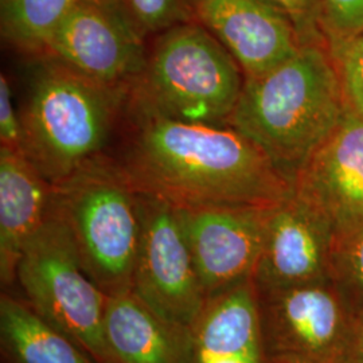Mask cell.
I'll return each mask as SVG.
<instances>
[{"label": "cell", "mask_w": 363, "mask_h": 363, "mask_svg": "<svg viewBox=\"0 0 363 363\" xmlns=\"http://www.w3.org/2000/svg\"><path fill=\"white\" fill-rule=\"evenodd\" d=\"M128 113L133 128L120 162L136 194L178 208H267L294 194V183L230 125Z\"/></svg>", "instance_id": "1"}, {"label": "cell", "mask_w": 363, "mask_h": 363, "mask_svg": "<svg viewBox=\"0 0 363 363\" xmlns=\"http://www.w3.org/2000/svg\"><path fill=\"white\" fill-rule=\"evenodd\" d=\"M349 108L325 45H304L284 64L245 77L229 125L249 138L289 181Z\"/></svg>", "instance_id": "2"}, {"label": "cell", "mask_w": 363, "mask_h": 363, "mask_svg": "<svg viewBox=\"0 0 363 363\" xmlns=\"http://www.w3.org/2000/svg\"><path fill=\"white\" fill-rule=\"evenodd\" d=\"M19 111L22 152L52 186L104 148L128 106L130 85H108L39 57Z\"/></svg>", "instance_id": "3"}, {"label": "cell", "mask_w": 363, "mask_h": 363, "mask_svg": "<svg viewBox=\"0 0 363 363\" xmlns=\"http://www.w3.org/2000/svg\"><path fill=\"white\" fill-rule=\"evenodd\" d=\"M244 84L233 55L191 19L159 34L130 82L127 108L183 123L229 125Z\"/></svg>", "instance_id": "4"}, {"label": "cell", "mask_w": 363, "mask_h": 363, "mask_svg": "<svg viewBox=\"0 0 363 363\" xmlns=\"http://www.w3.org/2000/svg\"><path fill=\"white\" fill-rule=\"evenodd\" d=\"M52 210L73 237L82 268L106 296L132 291L140 222L121 162L96 156L52 186Z\"/></svg>", "instance_id": "5"}, {"label": "cell", "mask_w": 363, "mask_h": 363, "mask_svg": "<svg viewBox=\"0 0 363 363\" xmlns=\"http://www.w3.org/2000/svg\"><path fill=\"white\" fill-rule=\"evenodd\" d=\"M16 280L27 303L96 363H113L104 339V292L82 268L64 220L50 216L27 244Z\"/></svg>", "instance_id": "6"}, {"label": "cell", "mask_w": 363, "mask_h": 363, "mask_svg": "<svg viewBox=\"0 0 363 363\" xmlns=\"http://www.w3.org/2000/svg\"><path fill=\"white\" fill-rule=\"evenodd\" d=\"M139 247L132 291L171 323L194 331L208 298L195 272L178 208L138 194Z\"/></svg>", "instance_id": "7"}, {"label": "cell", "mask_w": 363, "mask_h": 363, "mask_svg": "<svg viewBox=\"0 0 363 363\" xmlns=\"http://www.w3.org/2000/svg\"><path fill=\"white\" fill-rule=\"evenodd\" d=\"M269 208H178L195 272L208 301L255 277Z\"/></svg>", "instance_id": "8"}, {"label": "cell", "mask_w": 363, "mask_h": 363, "mask_svg": "<svg viewBox=\"0 0 363 363\" xmlns=\"http://www.w3.org/2000/svg\"><path fill=\"white\" fill-rule=\"evenodd\" d=\"M191 18L233 55L245 77H259L304 46L276 0H189Z\"/></svg>", "instance_id": "9"}, {"label": "cell", "mask_w": 363, "mask_h": 363, "mask_svg": "<svg viewBox=\"0 0 363 363\" xmlns=\"http://www.w3.org/2000/svg\"><path fill=\"white\" fill-rule=\"evenodd\" d=\"M143 34L130 21L78 0L52 35L45 57L108 85H130L143 69Z\"/></svg>", "instance_id": "10"}, {"label": "cell", "mask_w": 363, "mask_h": 363, "mask_svg": "<svg viewBox=\"0 0 363 363\" xmlns=\"http://www.w3.org/2000/svg\"><path fill=\"white\" fill-rule=\"evenodd\" d=\"M294 196L333 229L363 220V120L347 111L337 130L298 169Z\"/></svg>", "instance_id": "11"}, {"label": "cell", "mask_w": 363, "mask_h": 363, "mask_svg": "<svg viewBox=\"0 0 363 363\" xmlns=\"http://www.w3.org/2000/svg\"><path fill=\"white\" fill-rule=\"evenodd\" d=\"M333 229L294 194L268 210L255 277L272 289L308 286L325 267Z\"/></svg>", "instance_id": "12"}, {"label": "cell", "mask_w": 363, "mask_h": 363, "mask_svg": "<svg viewBox=\"0 0 363 363\" xmlns=\"http://www.w3.org/2000/svg\"><path fill=\"white\" fill-rule=\"evenodd\" d=\"M103 330L113 363H196L194 331L166 320L133 291L108 296Z\"/></svg>", "instance_id": "13"}, {"label": "cell", "mask_w": 363, "mask_h": 363, "mask_svg": "<svg viewBox=\"0 0 363 363\" xmlns=\"http://www.w3.org/2000/svg\"><path fill=\"white\" fill-rule=\"evenodd\" d=\"M52 184L22 151L0 147V280L10 286L30 240L50 216Z\"/></svg>", "instance_id": "14"}, {"label": "cell", "mask_w": 363, "mask_h": 363, "mask_svg": "<svg viewBox=\"0 0 363 363\" xmlns=\"http://www.w3.org/2000/svg\"><path fill=\"white\" fill-rule=\"evenodd\" d=\"M337 303L325 291L298 286L272 289L268 328L273 347L283 354H313L337 335Z\"/></svg>", "instance_id": "15"}, {"label": "cell", "mask_w": 363, "mask_h": 363, "mask_svg": "<svg viewBox=\"0 0 363 363\" xmlns=\"http://www.w3.org/2000/svg\"><path fill=\"white\" fill-rule=\"evenodd\" d=\"M196 355L259 363V310L250 281L210 298L194 328Z\"/></svg>", "instance_id": "16"}, {"label": "cell", "mask_w": 363, "mask_h": 363, "mask_svg": "<svg viewBox=\"0 0 363 363\" xmlns=\"http://www.w3.org/2000/svg\"><path fill=\"white\" fill-rule=\"evenodd\" d=\"M0 337L15 363H96L28 303L7 294L0 298Z\"/></svg>", "instance_id": "17"}, {"label": "cell", "mask_w": 363, "mask_h": 363, "mask_svg": "<svg viewBox=\"0 0 363 363\" xmlns=\"http://www.w3.org/2000/svg\"><path fill=\"white\" fill-rule=\"evenodd\" d=\"M78 0H0V33L13 50L45 57L52 35Z\"/></svg>", "instance_id": "18"}, {"label": "cell", "mask_w": 363, "mask_h": 363, "mask_svg": "<svg viewBox=\"0 0 363 363\" xmlns=\"http://www.w3.org/2000/svg\"><path fill=\"white\" fill-rule=\"evenodd\" d=\"M349 111L363 120V33L328 49Z\"/></svg>", "instance_id": "19"}, {"label": "cell", "mask_w": 363, "mask_h": 363, "mask_svg": "<svg viewBox=\"0 0 363 363\" xmlns=\"http://www.w3.org/2000/svg\"><path fill=\"white\" fill-rule=\"evenodd\" d=\"M320 26L327 49L363 33V0H320Z\"/></svg>", "instance_id": "20"}, {"label": "cell", "mask_w": 363, "mask_h": 363, "mask_svg": "<svg viewBox=\"0 0 363 363\" xmlns=\"http://www.w3.org/2000/svg\"><path fill=\"white\" fill-rule=\"evenodd\" d=\"M133 23L145 35L191 21L189 0H125Z\"/></svg>", "instance_id": "21"}, {"label": "cell", "mask_w": 363, "mask_h": 363, "mask_svg": "<svg viewBox=\"0 0 363 363\" xmlns=\"http://www.w3.org/2000/svg\"><path fill=\"white\" fill-rule=\"evenodd\" d=\"M294 21L303 45H325L320 0H276Z\"/></svg>", "instance_id": "22"}, {"label": "cell", "mask_w": 363, "mask_h": 363, "mask_svg": "<svg viewBox=\"0 0 363 363\" xmlns=\"http://www.w3.org/2000/svg\"><path fill=\"white\" fill-rule=\"evenodd\" d=\"M0 147L22 151V124L11 96L10 81L0 76Z\"/></svg>", "instance_id": "23"}, {"label": "cell", "mask_w": 363, "mask_h": 363, "mask_svg": "<svg viewBox=\"0 0 363 363\" xmlns=\"http://www.w3.org/2000/svg\"><path fill=\"white\" fill-rule=\"evenodd\" d=\"M337 237L339 242H342L346 262L358 281L363 284V220Z\"/></svg>", "instance_id": "24"}, {"label": "cell", "mask_w": 363, "mask_h": 363, "mask_svg": "<svg viewBox=\"0 0 363 363\" xmlns=\"http://www.w3.org/2000/svg\"><path fill=\"white\" fill-rule=\"evenodd\" d=\"M81 1H86V3L94 4V6L103 9V10L108 11V13H113V15L120 16L123 19L130 21L133 23L130 13H128V9L125 6V0H81Z\"/></svg>", "instance_id": "25"}, {"label": "cell", "mask_w": 363, "mask_h": 363, "mask_svg": "<svg viewBox=\"0 0 363 363\" xmlns=\"http://www.w3.org/2000/svg\"><path fill=\"white\" fill-rule=\"evenodd\" d=\"M196 363H249L238 357H210L196 355Z\"/></svg>", "instance_id": "26"}]
</instances>
